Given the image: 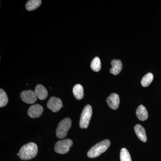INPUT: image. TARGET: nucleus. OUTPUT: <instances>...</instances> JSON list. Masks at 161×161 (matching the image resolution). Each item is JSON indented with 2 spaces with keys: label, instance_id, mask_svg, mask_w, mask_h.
I'll use <instances>...</instances> for the list:
<instances>
[{
  "label": "nucleus",
  "instance_id": "6",
  "mask_svg": "<svg viewBox=\"0 0 161 161\" xmlns=\"http://www.w3.org/2000/svg\"><path fill=\"white\" fill-rule=\"evenodd\" d=\"M20 97L24 102L28 104L34 103L37 98L35 92L31 90L23 91L20 94Z\"/></svg>",
  "mask_w": 161,
  "mask_h": 161
},
{
  "label": "nucleus",
  "instance_id": "15",
  "mask_svg": "<svg viewBox=\"0 0 161 161\" xmlns=\"http://www.w3.org/2000/svg\"><path fill=\"white\" fill-rule=\"evenodd\" d=\"M41 3V0H30L26 3V9L28 11H32L38 8Z\"/></svg>",
  "mask_w": 161,
  "mask_h": 161
},
{
  "label": "nucleus",
  "instance_id": "8",
  "mask_svg": "<svg viewBox=\"0 0 161 161\" xmlns=\"http://www.w3.org/2000/svg\"><path fill=\"white\" fill-rule=\"evenodd\" d=\"M107 102L110 108L116 110L119 108L120 100L118 94L112 93L107 99Z\"/></svg>",
  "mask_w": 161,
  "mask_h": 161
},
{
  "label": "nucleus",
  "instance_id": "20",
  "mask_svg": "<svg viewBox=\"0 0 161 161\" xmlns=\"http://www.w3.org/2000/svg\"><path fill=\"white\" fill-rule=\"evenodd\" d=\"M17 155L19 156V153H17Z\"/></svg>",
  "mask_w": 161,
  "mask_h": 161
},
{
  "label": "nucleus",
  "instance_id": "13",
  "mask_svg": "<svg viewBox=\"0 0 161 161\" xmlns=\"http://www.w3.org/2000/svg\"><path fill=\"white\" fill-rule=\"evenodd\" d=\"M136 115L137 118L141 121L146 120L148 118V113L147 109L142 105L137 108L136 110Z\"/></svg>",
  "mask_w": 161,
  "mask_h": 161
},
{
  "label": "nucleus",
  "instance_id": "4",
  "mask_svg": "<svg viewBox=\"0 0 161 161\" xmlns=\"http://www.w3.org/2000/svg\"><path fill=\"white\" fill-rule=\"evenodd\" d=\"M92 115V107L87 105L84 108L80 119L79 125L81 129H86L88 127Z\"/></svg>",
  "mask_w": 161,
  "mask_h": 161
},
{
  "label": "nucleus",
  "instance_id": "12",
  "mask_svg": "<svg viewBox=\"0 0 161 161\" xmlns=\"http://www.w3.org/2000/svg\"><path fill=\"white\" fill-rule=\"evenodd\" d=\"M134 130L138 138L143 142H146L147 141V135L143 127L139 124H137L134 127Z\"/></svg>",
  "mask_w": 161,
  "mask_h": 161
},
{
  "label": "nucleus",
  "instance_id": "17",
  "mask_svg": "<svg viewBox=\"0 0 161 161\" xmlns=\"http://www.w3.org/2000/svg\"><path fill=\"white\" fill-rule=\"evenodd\" d=\"M91 67L92 69L95 72H98L100 71L101 68V64L100 59L98 57H95L91 62Z\"/></svg>",
  "mask_w": 161,
  "mask_h": 161
},
{
  "label": "nucleus",
  "instance_id": "14",
  "mask_svg": "<svg viewBox=\"0 0 161 161\" xmlns=\"http://www.w3.org/2000/svg\"><path fill=\"white\" fill-rule=\"evenodd\" d=\"M73 94L76 99L80 100L83 98L84 89L80 84H76L73 88Z\"/></svg>",
  "mask_w": 161,
  "mask_h": 161
},
{
  "label": "nucleus",
  "instance_id": "7",
  "mask_svg": "<svg viewBox=\"0 0 161 161\" xmlns=\"http://www.w3.org/2000/svg\"><path fill=\"white\" fill-rule=\"evenodd\" d=\"M62 106L63 105L61 99L55 97H52L50 98L47 103V108L54 112L59 111Z\"/></svg>",
  "mask_w": 161,
  "mask_h": 161
},
{
  "label": "nucleus",
  "instance_id": "16",
  "mask_svg": "<svg viewBox=\"0 0 161 161\" xmlns=\"http://www.w3.org/2000/svg\"><path fill=\"white\" fill-rule=\"evenodd\" d=\"M153 79V75L152 73H149L145 75L141 80V84L142 86L147 87L152 82Z\"/></svg>",
  "mask_w": 161,
  "mask_h": 161
},
{
  "label": "nucleus",
  "instance_id": "19",
  "mask_svg": "<svg viewBox=\"0 0 161 161\" xmlns=\"http://www.w3.org/2000/svg\"><path fill=\"white\" fill-rule=\"evenodd\" d=\"M120 161H132L130 153L126 148H122L120 153Z\"/></svg>",
  "mask_w": 161,
  "mask_h": 161
},
{
  "label": "nucleus",
  "instance_id": "2",
  "mask_svg": "<svg viewBox=\"0 0 161 161\" xmlns=\"http://www.w3.org/2000/svg\"><path fill=\"white\" fill-rule=\"evenodd\" d=\"M111 142L109 140H105L96 144L92 147L87 153V156L90 158H95L105 152L110 147Z\"/></svg>",
  "mask_w": 161,
  "mask_h": 161
},
{
  "label": "nucleus",
  "instance_id": "10",
  "mask_svg": "<svg viewBox=\"0 0 161 161\" xmlns=\"http://www.w3.org/2000/svg\"><path fill=\"white\" fill-rule=\"evenodd\" d=\"M112 67L110 69V72L112 75H116L120 73L122 69L123 64L119 60L114 59L111 61Z\"/></svg>",
  "mask_w": 161,
  "mask_h": 161
},
{
  "label": "nucleus",
  "instance_id": "5",
  "mask_svg": "<svg viewBox=\"0 0 161 161\" xmlns=\"http://www.w3.org/2000/svg\"><path fill=\"white\" fill-rule=\"evenodd\" d=\"M73 144V141L69 139L58 141L55 144V151L59 154H65L69 151Z\"/></svg>",
  "mask_w": 161,
  "mask_h": 161
},
{
  "label": "nucleus",
  "instance_id": "11",
  "mask_svg": "<svg viewBox=\"0 0 161 161\" xmlns=\"http://www.w3.org/2000/svg\"><path fill=\"white\" fill-rule=\"evenodd\" d=\"M35 93L37 97L40 100H44L48 95L47 90L42 85L39 84L35 88Z\"/></svg>",
  "mask_w": 161,
  "mask_h": 161
},
{
  "label": "nucleus",
  "instance_id": "18",
  "mask_svg": "<svg viewBox=\"0 0 161 161\" xmlns=\"http://www.w3.org/2000/svg\"><path fill=\"white\" fill-rule=\"evenodd\" d=\"M8 102V98L7 94L2 89H0V107L5 106Z\"/></svg>",
  "mask_w": 161,
  "mask_h": 161
},
{
  "label": "nucleus",
  "instance_id": "9",
  "mask_svg": "<svg viewBox=\"0 0 161 161\" xmlns=\"http://www.w3.org/2000/svg\"><path fill=\"white\" fill-rule=\"evenodd\" d=\"M43 112V108L42 106L36 104L30 107L27 114L32 118H36L40 117Z\"/></svg>",
  "mask_w": 161,
  "mask_h": 161
},
{
  "label": "nucleus",
  "instance_id": "1",
  "mask_svg": "<svg viewBox=\"0 0 161 161\" xmlns=\"http://www.w3.org/2000/svg\"><path fill=\"white\" fill-rule=\"evenodd\" d=\"M38 153V147L35 143L30 142L24 145L19 152V157L23 160H28L35 158Z\"/></svg>",
  "mask_w": 161,
  "mask_h": 161
},
{
  "label": "nucleus",
  "instance_id": "3",
  "mask_svg": "<svg viewBox=\"0 0 161 161\" xmlns=\"http://www.w3.org/2000/svg\"><path fill=\"white\" fill-rule=\"evenodd\" d=\"M71 120L69 118H65L61 120L58 124L56 130V135L57 137L60 139L66 137L68 132L71 126Z\"/></svg>",
  "mask_w": 161,
  "mask_h": 161
}]
</instances>
